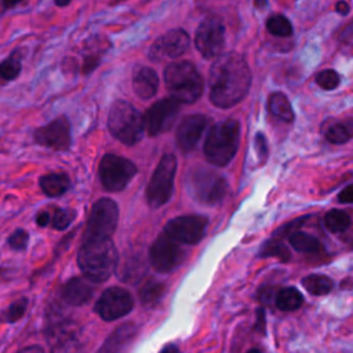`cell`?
Here are the masks:
<instances>
[{
    "mask_svg": "<svg viewBox=\"0 0 353 353\" xmlns=\"http://www.w3.org/2000/svg\"><path fill=\"white\" fill-rule=\"evenodd\" d=\"M26 307H28V299L26 298H21V299L15 301L7 309L6 320L10 321V323H14V321L19 320L23 316V313L26 312Z\"/></svg>",
    "mask_w": 353,
    "mask_h": 353,
    "instance_id": "d590c367",
    "label": "cell"
},
{
    "mask_svg": "<svg viewBox=\"0 0 353 353\" xmlns=\"http://www.w3.org/2000/svg\"><path fill=\"white\" fill-rule=\"evenodd\" d=\"M189 47V34L183 29H171L160 36L149 48L152 61L174 59L182 55Z\"/></svg>",
    "mask_w": 353,
    "mask_h": 353,
    "instance_id": "9a60e30c",
    "label": "cell"
},
{
    "mask_svg": "<svg viewBox=\"0 0 353 353\" xmlns=\"http://www.w3.org/2000/svg\"><path fill=\"white\" fill-rule=\"evenodd\" d=\"M87 277H73L62 288V298L73 306L85 303L94 294V287Z\"/></svg>",
    "mask_w": 353,
    "mask_h": 353,
    "instance_id": "d6986e66",
    "label": "cell"
},
{
    "mask_svg": "<svg viewBox=\"0 0 353 353\" xmlns=\"http://www.w3.org/2000/svg\"><path fill=\"white\" fill-rule=\"evenodd\" d=\"M261 254L265 256H277L281 261H288L290 259V251L288 248L281 244L280 241H268L263 244Z\"/></svg>",
    "mask_w": 353,
    "mask_h": 353,
    "instance_id": "836d02e7",
    "label": "cell"
},
{
    "mask_svg": "<svg viewBox=\"0 0 353 353\" xmlns=\"http://www.w3.org/2000/svg\"><path fill=\"white\" fill-rule=\"evenodd\" d=\"M160 353H179V349H178L176 345L171 343V345L164 346V347L160 350Z\"/></svg>",
    "mask_w": 353,
    "mask_h": 353,
    "instance_id": "ee69618b",
    "label": "cell"
},
{
    "mask_svg": "<svg viewBox=\"0 0 353 353\" xmlns=\"http://www.w3.org/2000/svg\"><path fill=\"white\" fill-rule=\"evenodd\" d=\"M207 223V218L201 215H182L171 219L165 225L164 233L178 243L196 244L204 237Z\"/></svg>",
    "mask_w": 353,
    "mask_h": 353,
    "instance_id": "4fadbf2b",
    "label": "cell"
},
{
    "mask_svg": "<svg viewBox=\"0 0 353 353\" xmlns=\"http://www.w3.org/2000/svg\"><path fill=\"white\" fill-rule=\"evenodd\" d=\"M254 146L256 149V154H258L259 160L261 161H266V157H268V142H266V137L263 134L258 132L255 135Z\"/></svg>",
    "mask_w": 353,
    "mask_h": 353,
    "instance_id": "74e56055",
    "label": "cell"
},
{
    "mask_svg": "<svg viewBox=\"0 0 353 353\" xmlns=\"http://www.w3.org/2000/svg\"><path fill=\"white\" fill-rule=\"evenodd\" d=\"M247 353H261L259 349H250Z\"/></svg>",
    "mask_w": 353,
    "mask_h": 353,
    "instance_id": "7dc6e473",
    "label": "cell"
},
{
    "mask_svg": "<svg viewBox=\"0 0 353 353\" xmlns=\"http://www.w3.org/2000/svg\"><path fill=\"white\" fill-rule=\"evenodd\" d=\"M208 120L204 114H189L178 125L176 143L182 152H190L200 141Z\"/></svg>",
    "mask_w": 353,
    "mask_h": 353,
    "instance_id": "ac0fdd59",
    "label": "cell"
},
{
    "mask_svg": "<svg viewBox=\"0 0 353 353\" xmlns=\"http://www.w3.org/2000/svg\"><path fill=\"white\" fill-rule=\"evenodd\" d=\"M302 303H303V296L294 287L283 288L276 295V305L281 310H295Z\"/></svg>",
    "mask_w": 353,
    "mask_h": 353,
    "instance_id": "4316f807",
    "label": "cell"
},
{
    "mask_svg": "<svg viewBox=\"0 0 353 353\" xmlns=\"http://www.w3.org/2000/svg\"><path fill=\"white\" fill-rule=\"evenodd\" d=\"M76 212L70 208H58L52 216V228L58 230L66 229L74 219Z\"/></svg>",
    "mask_w": 353,
    "mask_h": 353,
    "instance_id": "e575fe53",
    "label": "cell"
},
{
    "mask_svg": "<svg viewBox=\"0 0 353 353\" xmlns=\"http://www.w3.org/2000/svg\"><path fill=\"white\" fill-rule=\"evenodd\" d=\"M266 28H268L269 33H272L273 36H277V37H288L292 34L291 22L288 21V18H285L281 14L270 15L266 21Z\"/></svg>",
    "mask_w": 353,
    "mask_h": 353,
    "instance_id": "f1b7e54d",
    "label": "cell"
},
{
    "mask_svg": "<svg viewBox=\"0 0 353 353\" xmlns=\"http://www.w3.org/2000/svg\"><path fill=\"white\" fill-rule=\"evenodd\" d=\"M251 72L237 52L221 54L210 69V99L218 108H232L248 92Z\"/></svg>",
    "mask_w": 353,
    "mask_h": 353,
    "instance_id": "6da1fadb",
    "label": "cell"
},
{
    "mask_svg": "<svg viewBox=\"0 0 353 353\" xmlns=\"http://www.w3.org/2000/svg\"><path fill=\"white\" fill-rule=\"evenodd\" d=\"M190 189L196 200L212 205L219 203L228 189L226 179L211 170H196L190 176Z\"/></svg>",
    "mask_w": 353,
    "mask_h": 353,
    "instance_id": "9c48e42d",
    "label": "cell"
},
{
    "mask_svg": "<svg viewBox=\"0 0 353 353\" xmlns=\"http://www.w3.org/2000/svg\"><path fill=\"white\" fill-rule=\"evenodd\" d=\"M51 353H77L80 346V327L73 321H58L48 328Z\"/></svg>",
    "mask_w": 353,
    "mask_h": 353,
    "instance_id": "e0dca14e",
    "label": "cell"
},
{
    "mask_svg": "<svg viewBox=\"0 0 353 353\" xmlns=\"http://www.w3.org/2000/svg\"><path fill=\"white\" fill-rule=\"evenodd\" d=\"M117 261V250L110 239L84 240L77 254L80 270L92 283L106 281L116 270Z\"/></svg>",
    "mask_w": 353,
    "mask_h": 353,
    "instance_id": "7a4b0ae2",
    "label": "cell"
},
{
    "mask_svg": "<svg viewBox=\"0 0 353 353\" xmlns=\"http://www.w3.org/2000/svg\"><path fill=\"white\" fill-rule=\"evenodd\" d=\"M34 141L54 150H66L70 146V124L65 116H61L33 132Z\"/></svg>",
    "mask_w": 353,
    "mask_h": 353,
    "instance_id": "2e32d148",
    "label": "cell"
},
{
    "mask_svg": "<svg viewBox=\"0 0 353 353\" xmlns=\"http://www.w3.org/2000/svg\"><path fill=\"white\" fill-rule=\"evenodd\" d=\"M182 254L178 241L163 233L153 241L149 250V261L157 272L168 273L181 263Z\"/></svg>",
    "mask_w": 353,
    "mask_h": 353,
    "instance_id": "5bb4252c",
    "label": "cell"
},
{
    "mask_svg": "<svg viewBox=\"0 0 353 353\" xmlns=\"http://www.w3.org/2000/svg\"><path fill=\"white\" fill-rule=\"evenodd\" d=\"M69 186H70L69 176L63 172H51L40 178V188L50 197H57L63 194L69 189Z\"/></svg>",
    "mask_w": 353,
    "mask_h": 353,
    "instance_id": "7402d4cb",
    "label": "cell"
},
{
    "mask_svg": "<svg viewBox=\"0 0 353 353\" xmlns=\"http://www.w3.org/2000/svg\"><path fill=\"white\" fill-rule=\"evenodd\" d=\"M175 172V156L164 154L154 168L146 188V200L152 208H159L170 200L174 189Z\"/></svg>",
    "mask_w": 353,
    "mask_h": 353,
    "instance_id": "8992f818",
    "label": "cell"
},
{
    "mask_svg": "<svg viewBox=\"0 0 353 353\" xmlns=\"http://www.w3.org/2000/svg\"><path fill=\"white\" fill-rule=\"evenodd\" d=\"M268 109L273 117L280 121L291 123L294 120V110L288 98L283 92H273L268 99Z\"/></svg>",
    "mask_w": 353,
    "mask_h": 353,
    "instance_id": "603a6c76",
    "label": "cell"
},
{
    "mask_svg": "<svg viewBox=\"0 0 353 353\" xmlns=\"http://www.w3.org/2000/svg\"><path fill=\"white\" fill-rule=\"evenodd\" d=\"M109 131L124 145H135L141 141L145 128L143 116L127 101H116L108 117Z\"/></svg>",
    "mask_w": 353,
    "mask_h": 353,
    "instance_id": "5b68a950",
    "label": "cell"
},
{
    "mask_svg": "<svg viewBox=\"0 0 353 353\" xmlns=\"http://www.w3.org/2000/svg\"><path fill=\"white\" fill-rule=\"evenodd\" d=\"M145 273V262L142 259H128L123 265V272H120V279H123L127 283H135L138 281L142 274Z\"/></svg>",
    "mask_w": 353,
    "mask_h": 353,
    "instance_id": "4dcf8cb0",
    "label": "cell"
},
{
    "mask_svg": "<svg viewBox=\"0 0 353 353\" xmlns=\"http://www.w3.org/2000/svg\"><path fill=\"white\" fill-rule=\"evenodd\" d=\"M137 327L132 323H125L114 330V332L105 341L97 353H125L128 345L134 339Z\"/></svg>",
    "mask_w": 353,
    "mask_h": 353,
    "instance_id": "ffe728a7",
    "label": "cell"
},
{
    "mask_svg": "<svg viewBox=\"0 0 353 353\" xmlns=\"http://www.w3.org/2000/svg\"><path fill=\"white\" fill-rule=\"evenodd\" d=\"M196 48L205 59L218 58L225 46V28L218 17H207L196 30Z\"/></svg>",
    "mask_w": 353,
    "mask_h": 353,
    "instance_id": "30bf717a",
    "label": "cell"
},
{
    "mask_svg": "<svg viewBox=\"0 0 353 353\" xmlns=\"http://www.w3.org/2000/svg\"><path fill=\"white\" fill-rule=\"evenodd\" d=\"M1 1H3V7L4 8H11V7H14L15 4H18L22 0H1Z\"/></svg>",
    "mask_w": 353,
    "mask_h": 353,
    "instance_id": "f6af8a7d",
    "label": "cell"
},
{
    "mask_svg": "<svg viewBox=\"0 0 353 353\" xmlns=\"http://www.w3.org/2000/svg\"><path fill=\"white\" fill-rule=\"evenodd\" d=\"M36 222H37V225L41 226V228L47 226L48 222H50V215H48V212H40V214L36 216Z\"/></svg>",
    "mask_w": 353,
    "mask_h": 353,
    "instance_id": "60d3db41",
    "label": "cell"
},
{
    "mask_svg": "<svg viewBox=\"0 0 353 353\" xmlns=\"http://www.w3.org/2000/svg\"><path fill=\"white\" fill-rule=\"evenodd\" d=\"M256 317H258V323H256V328H259L261 331L265 330V313H263V309L259 307L258 313H256Z\"/></svg>",
    "mask_w": 353,
    "mask_h": 353,
    "instance_id": "b9f144b4",
    "label": "cell"
},
{
    "mask_svg": "<svg viewBox=\"0 0 353 353\" xmlns=\"http://www.w3.org/2000/svg\"><path fill=\"white\" fill-rule=\"evenodd\" d=\"M302 285L313 295H325L332 290L334 281L325 274H307L302 279Z\"/></svg>",
    "mask_w": 353,
    "mask_h": 353,
    "instance_id": "d4e9b609",
    "label": "cell"
},
{
    "mask_svg": "<svg viewBox=\"0 0 353 353\" xmlns=\"http://www.w3.org/2000/svg\"><path fill=\"white\" fill-rule=\"evenodd\" d=\"M18 353H44V350L40 346L33 345V346H26V347L21 349Z\"/></svg>",
    "mask_w": 353,
    "mask_h": 353,
    "instance_id": "7bdbcfd3",
    "label": "cell"
},
{
    "mask_svg": "<svg viewBox=\"0 0 353 353\" xmlns=\"http://www.w3.org/2000/svg\"><path fill=\"white\" fill-rule=\"evenodd\" d=\"M338 201L343 203V204H349L353 203V183L347 185L346 188H343L339 194H338Z\"/></svg>",
    "mask_w": 353,
    "mask_h": 353,
    "instance_id": "f35d334b",
    "label": "cell"
},
{
    "mask_svg": "<svg viewBox=\"0 0 353 353\" xmlns=\"http://www.w3.org/2000/svg\"><path fill=\"white\" fill-rule=\"evenodd\" d=\"M131 294L121 287H110L102 292L95 303V312L106 321L127 316L132 309Z\"/></svg>",
    "mask_w": 353,
    "mask_h": 353,
    "instance_id": "7c38bea8",
    "label": "cell"
},
{
    "mask_svg": "<svg viewBox=\"0 0 353 353\" xmlns=\"http://www.w3.org/2000/svg\"><path fill=\"white\" fill-rule=\"evenodd\" d=\"M99 179L102 186L110 192L123 190L137 174V167L128 159L105 154L99 163Z\"/></svg>",
    "mask_w": 353,
    "mask_h": 353,
    "instance_id": "ba28073f",
    "label": "cell"
},
{
    "mask_svg": "<svg viewBox=\"0 0 353 353\" xmlns=\"http://www.w3.org/2000/svg\"><path fill=\"white\" fill-rule=\"evenodd\" d=\"M341 77L336 70L334 69H324L316 74V83L320 88L331 91L339 85Z\"/></svg>",
    "mask_w": 353,
    "mask_h": 353,
    "instance_id": "d6a6232c",
    "label": "cell"
},
{
    "mask_svg": "<svg viewBox=\"0 0 353 353\" xmlns=\"http://www.w3.org/2000/svg\"><path fill=\"white\" fill-rule=\"evenodd\" d=\"M159 87V77L152 68L142 66L134 72L132 88L135 94L142 99L152 98Z\"/></svg>",
    "mask_w": 353,
    "mask_h": 353,
    "instance_id": "44dd1931",
    "label": "cell"
},
{
    "mask_svg": "<svg viewBox=\"0 0 353 353\" xmlns=\"http://www.w3.org/2000/svg\"><path fill=\"white\" fill-rule=\"evenodd\" d=\"M335 11H336L338 14H341V15H347L349 11H350V7H349L347 1L339 0V1H336V4H335Z\"/></svg>",
    "mask_w": 353,
    "mask_h": 353,
    "instance_id": "ab89813d",
    "label": "cell"
},
{
    "mask_svg": "<svg viewBox=\"0 0 353 353\" xmlns=\"http://www.w3.org/2000/svg\"><path fill=\"white\" fill-rule=\"evenodd\" d=\"M163 292H164V285L161 283L149 281L139 290V298L143 305L150 306V305H154L161 298Z\"/></svg>",
    "mask_w": 353,
    "mask_h": 353,
    "instance_id": "1f68e13d",
    "label": "cell"
},
{
    "mask_svg": "<svg viewBox=\"0 0 353 353\" xmlns=\"http://www.w3.org/2000/svg\"><path fill=\"white\" fill-rule=\"evenodd\" d=\"M164 81L171 98L181 103L196 102L204 88L201 74L188 61L171 62L164 70Z\"/></svg>",
    "mask_w": 353,
    "mask_h": 353,
    "instance_id": "3957f363",
    "label": "cell"
},
{
    "mask_svg": "<svg viewBox=\"0 0 353 353\" xmlns=\"http://www.w3.org/2000/svg\"><path fill=\"white\" fill-rule=\"evenodd\" d=\"M290 244L299 252H317L321 250V243L319 239L299 230L290 234Z\"/></svg>",
    "mask_w": 353,
    "mask_h": 353,
    "instance_id": "484cf974",
    "label": "cell"
},
{
    "mask_svg": "<svg viewBox=\"0 0 353 353\" xmlns=\"http://www.w3.org/2000/svg\"><path fill=\"white\" fill-rule=\"evenodd\" d=\"M21 52L17 50L14 51L8 58H6L1 62L0 66V74L3 80H14L18 77L19 72H21Z\"/></svg>",
    "mask_w": 353,
    "mask_h": 353,
    "instance_id": "f546056e",
    "label": "cell"
},
{
    "mask_svg": "<svg viewBox=\"0 0 353 353\" xmlns=\"http://www.w3.org/2000/svg\"><path fill=\"white\" fill-rule=\"evenodd\" d=\"M240 141V124L234 119L216 123L208 132L204 143L207 160L218 167L226 165L236 154Z\"/></svg>",
    "mask_w": 353,
    "mask_h": 353,
    "instance_id": "277c9868",
    "label": "cell"
},
{
    "mask_svg": "<svg viewBox=\"0 0 353 353\" xmlns=\"http://www.w3.org/2000/svg\"><path fill=\"white\" fill-rule=\"evenodd\" d=\"M325 228L332 233H342L350 226V216L342 210H330L324 216Z\"/></svg>",
    "mask_w": 353,
    "mask_h": 353,
    "instance_id": "83f0119b",
    "label": "cell"
},
{
    "mask_svg": "<svg viewBox=\"0 0 353 353\" xmlns=\"http://www.w3.org/2000/svg\"><path fill=\"white\" fill-rule=\"evenodd\" d=\"M181 102L174 98H164L152 105L143 116L148 134L156 137L168 131L175 123Z\"/></svg>",
    "mask_w": 353,
    "mask_h": 353,
    "instance_id": "8fae6325",
    "label": "cell"
},
{
    "mask_svg": "<svg viewBox=\"0 0 353 353\" xmlns=\"http://www.w3.org/2000/svg\"><path fill=\"white\" fill-rule=\"evenodd\" d=\"M70 3V0H55V4L59 6V7H65Z\"/></svg>",
    "mask_w": 353,
    "mask_h": 353,
    "instance_id": "bcb514c9",
    "label": "cell"
},
{
    "mask_svg": "<svg viewBox=\"0 0 353 353\" xmlns=\"http://www.w3.org/2000/svg\"><path fill=\"white\" fill-rule=\"evenodd\" d=\"M325 138L335 145H342L350 141L353 138V117L330 125L325 131Z\"/></svg>",
    "mask_w": 353,
    "mask_h": 353,
    "instance_id": "cb8c5ba5",
    "label": "cell"
},
{
    "mask_svg": "<svg viewBox=\"0 0 353 353\" xmlns=\"http://www.w3.org/2000/svg\"><path fill=\"white\" fill-rule=\"evenodd\" d=\"M29 241V234L23 229H17L10 237H8V244L12 250L15 251H22L26 248Z\"/></svg>",
    "mask_w": 353,
    "mask_h": 353,
    "instance_id": "8d00e7d4",
    "label": "cell"
},
{
    "mask_svg": "<svg viewBox=\"0 0 353 353\" xmlns=\"http://www.w3.org/2000/svg\"><path fill=\"white\" fill-rule=\"evenodd\" d=\"M119 221V208L117 204L108 199H99L92 205L87 228L84 233V240H92V239H110L113 234Z\"/></svg>",
    "mask_w": 353,
    "mask_h": 353,
    "instance_id": "52a82bcc",
    "label": "cell"
}]
</instances>
